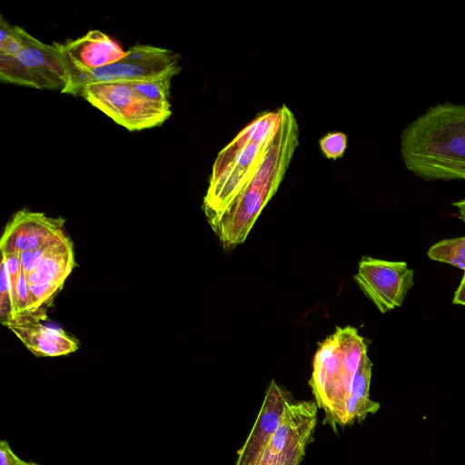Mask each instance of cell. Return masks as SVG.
Returning <instances> with one entry per match:
<instances>
[{"label":"cell","mask_w":465,"mask_h":465,"mask_svg":"<svg viewBox=\"0 0 465 465\" xmlns=\"http://www.w3.org/2000/svg\"><path fill=\"white\" fill-rule=\"evenodd\" d=\"M13 319L11 287L5 265L1 262L0 272V322L6 325Z\"/></svg>","instance_id":"obj_18"},{"label":"cell","mask_w":465,"mask_h":465,"mask_svg":"<svg viewBox=\"0 0 465 465\" xmlns=\"http://www.w3.org/2000/svg\"><path fill=\"white\" fill-rule=\"evenodd\" d=\"M427 254L433 261L449 263L465 272V236L440 241L430 247Z\"/></svg>","instance_id":"obj_15"},{"label":"cell","mask_w":465,"mask_h":465,"mask_svg":"<svg viewBox=\"0 0 465 465\" xmlns=\"http://www.w3.org/2000/svg\"><path fill=\"white\" fill-rule=\"evenodd\" d=\"M67 71H88L114 64L126 51L106 34L94 29L64 44H58Z\"/></svg>","instance_id":"obj_13"},{"label":"cell","mask_w":465,"mask_h":465,"mask_svg":"<svg viewBox=\"0 0 465 465\" xmlns=\"http://www.w3.org/2000/svg\"><path fill=\"white\" fill-rule=\"evenodd\" d=\"M299 144L285 104L258 114L218 153L203 210L224 249L242 243L281 184Z\"/></svg>","instance_id":"obj_1"},{"label":"cell","mask_w":465,"mask_h":465,"mask_svg":"<svg viewBox=\"0 0 465 465\" xmlns=\"http://www.w3.org/2000/svg\"><path fill=\"white\" fill-rule=\"evenodd\" d=\"M79 95L129 131L159 126L172 114L171 105L143 97L130 82L91 84Z\"/></svg>","instance_id":"obj_6"},{"label":"cell","mask_w":465,"mask_h":465,"mask_svg":"<svg viewBox=\"0 0 465 465\" xmlns=\"http://www.w3.org/2000/svg\"><path fill=\"white\" fill-rule=\"evenodd\" d=\"M171 80L172 78L167 77L130 83L143 97L159 104L171 105L169 102Z\"/></svg>","instance_id":"obj_17"},{"label":"cell","mask_w":465,"mask_h":465,"mask_svg":"<svg viewBox=\"0 0 465 465\" xmlns=\"http://www.w3.org/2000/svg\"><path fill=\"white\" fill-rule=\"evenodd\" d=\"M180 59L172 50L137 44L114 64L88 71H67L68 83L62 94L79 95L84 86L95 83L173 78L182 69Z\"/></svg>","instance_id":"obj_5"},{"label":"cell","mask_w":465,"mask_h":465,"mask_svg":"<svg viewBox=\"0 0 465 465\" xmlns=\"http://www.w3.org/2000/svg\"><path fill=\"white\" fill-rule=\"evenodd\" d=\"M354 279L377 309L385 313L401 306L414 284V272L404 262L364 256Z\"/></svg>","instance_id":"obj_9"},{"label":"cell","mask_w":465,"mask_h":465,"mask_svg":"<svg viewBox=\"0 0 465 465\" xmlns=\"http://www.w3.org/2000/svg\"><path fill=\"white\" fill-rule=\"evenodd\" d=\"M46 310L40 309L12 319L6 327L36 357H57L71 354L79 349V341L62 328L41 323Z\"/></svg>","instance_id":"obj_10"},{"label":"cell","mask_w":465,"mask_h":465,"mask_svg":"<svg viewBox=\"0 0 465 465\" xmlns=\"http://www.w3.org/2000/svg\"><path fill=\"white\" fill-rule=\"evenodd\" d=\"M320 147L327 158H340L347 148V136L342 133H330L320 140Z\"/></svg>","instance_id":"obj_19"},{"label":"cell","mask_w":465,"mask_h":465,"mask_svg":"<svg viewBox=\"0 0 465 465\" xmlns=\"http://www.w3.org/2000/svg\"><path fill=\"white\" fill-rule=\"evenodd\" d=\"M258 465H267V464H266V463H264V462H259V464H258Z\"/></svg>","instance_id":"obj_23"},{"label":"cell","mask_w":465,"mask_h":465,"mask_svg":"<svg viewBox=\"0 0 465 465\" xmlns=\"http://www.w3.org/2000/svg\"><path fill=\"white\" fill-rule=\"evenodd\" d=\"M366 354L364 339L351 326L337 328L318 346L309 383L333 428L341 426L345 402Z\"/></svg>","instance_id":"obj_3"},{"label":"cell","mask_w":465,"mask_h":465,"mask_svg":"<svg viewBox=\"0 0 465 465\" xmlns=\"http://www.w3.org/2000/svg\"><path fill=\"white\" fill-rule=\"evenodd\" d=\"M292 401L289 392L272 380L267 388L255 423L238 452L237 464H259L271 438L278 428L286 406Z\"/></svg>","instance_id":"obj_11"},{"label":"cell","mask_w":465,"mask_h":465,"mask_svg":"<svg viewBox=\"0 0 465 465\" xmlns=\"http://www.w3.org/2000/svg\"><path fill=\"white\" fill-rule=\"evenodd\" d=\"M64 220L23 209L5 227L1 252H23L36 248L64 229Z\"/></svg>","instance_id":"obj_12"},{"label":"cell","mask_w":465,"mask_h":465,"mask_svg":"<svg viewBox=\"0 0 465 465\" xmlns=\"http://www.w3.org/2000/svg\"><path fill=\"white\" fill-rule=\"evenodd\" d=\"M372 364L366 354L354 380L351 391L345 402L341 426L361 421L368 414L376 412L380 405L370 399V384Z\"/></svg>","instance_id":"obj_14"},{"label":"cell","mask_w":465,"mask_h":465,"mask_svg":"<svg viewBox=\"0 0 465 465\" xmlns=\"http://www.w3.org/2000/svg\"><path fill=\"white\" fill-rule=\"evenodd\" d=\"M236 465H252V464H237V463H236Z\"/></svg>","instance_id":"obj_24"},{"label":"cell","mask_w":465,"mask_h":465,"mask_svg":"<svg viewBox=\"0 0 465 465\" xmlns=\"http://www.w3.org/2000/svg\"><path fill=\"white\" fill-rule=\"evenodd\" d=\"M17 465H39V464L35 463L33 461H25V460H21L20 458H18Z\"/></svg>","instance_id":"obj_22"},{"label":"cell","mask_w":465,"mask_h":465,"mask_svg":"<svg viewBox=\"0 0 465 465\" xmlns=\"http://www.w3.org/2000/svg\"><path fill=\"white\" fill-rule=\"evenodd\" d=\"M452 303L465 306V272L460 283L454 293Z\"/></svg>","instance_id":"obj_20"},{"label":"cell","mask_w":465,"mask_h":465,"mask_svg":"<svg viewBox=\"0 0 465 465\" xmlns=\"http://www.w3.org/2000/svg\"><path fill=\"white\" fill-rule=\"evenodd\" d=\"M1 252L8 273H17L26 282L30 312L51 305L75 266L74 245L64 229L36 248Z\"/></svg>","instance_id":"obj_4"},{"label":"cell","mask_w":465,"mask_h":465,"mask_svg":"<svg viewBox=\"0 0 465 465\" xmlns=\"http://www.w3.org/2000/svg\"><path fill=\"white\" fill-rule=\"evenodd\" d=\"M0 80L63 93L68 83V75L58 44H45L32 36L27 45L16 55H0Z\"/></svg>","instance_id":"obj_7"},{"label":"cell","mask_w":465,"mask_h":465,"mask_svg":"<svg viewBox=\"0 0 465 465\" xmlns=\"http://www.w3.org/2000/svg\"><path fill=\"white\" fill-rule=\"evenodd\" d=\"M316 401L290 402L260 462L299 465L317 423Z\"/></svg>","instance_id":"obj_8"},{"label":"cell","mask_w":465,"mask_h":465,"mask_svg":"<svg viewBox=\"0 0 465 465\" xmlns=\"http://www.w3.org/2000/svg\"><path fill=\"white\" fill-rule=\"evenodd\" d=\"M407 170L425 181L465 180V105L437 104L401 134Z\"/></svg>","instance_id":"obj_2"},{"label":"cell","mask_w":465,"mask_h":465,"mask_svg":"<svg viewBox=\"0 0 465 465\" xmlns=\"http://www.w3.org/2000/svg\"><path fill=\"white\" fill-rule=\"evenodd\" d=\"M453 206L459 210V217L465 223V199L453 203Z\"/></svg>","instance_id":"obj_21"},{"label":"cell","mask_w":465,"mask_h":465,"mask_svg":"<svg viewBox=\"0 0 465 465\" xmlns=\"http://www.w3.org/2000/svg\"><path fill=\"white\" fill-rule=\"evenodd\" d=\"M32 35L17 25H12L1 15L0 55L15 56L29 43Z\"/></svg>","instance_id":"obj_16"}]
</instances>
